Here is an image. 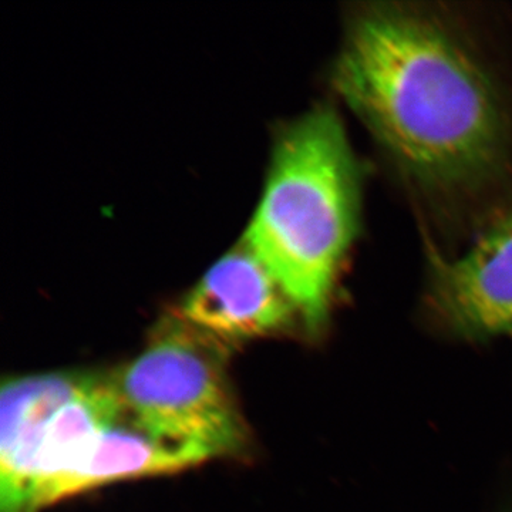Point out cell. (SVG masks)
<instances>
[{
  "label": "cell",
  "instance_id": "6da1fadb",
  "mask_svg": "<svg viewBox=\"0 0 512 512\" xmlns=\"http://www.w3.org/2000/svg\"><path fill=\"white\" fill-rule=\"evenodd\" d=\"M333 84L410 177L461 190L497 173L507 121L493 80L431 16L377 3L356 12Z\"/></svg>",
  "mask_w": 512,
  "mask_h": 512
},
{
  "label": "cell",
  "instance_id": "7a4b0ae2",
  "mask_svg": "<svg viewBox=\"0 0 512 512\" xmlns=\"http://www.w3.org/2000/svg\"><path fill=\"white\" fill-rule=\"evenodd\" d=\"M362 180L338 111L315 107L276 138L245 241L312 330L328 316L339 266L360 225Z\"/></svg>",
  "mask_w": 512,
  "mask_h": 512
},
{
  "label": "cell",
  "instance_id": "3957f363",
  "mask_svg": "<svg viewBox=\"0 0 512 512\" xmlns=\"http://www.w3.org/2000/svg\"><path fill=\"white\" fill-rule=\"evenodd\" d=\"M227 357V345L173 315L113 380L124 410L157 436L208 458L238 457L249 446V431L229 384Z\"/></svg>",
  "mask_w": 512,
  "mask_h": 512
},
{
  "label": "cell",
  "instance_id": "277c9868",
  "mask_svg": "<svg viewBox=\"0 0 512 512\" xmlns=\"http://www.w3.org/2000/svg\"><path fill=\"white\" fill-rule=\"evenodd\" d=\"M295 313L284 288L242 238L202 276L178 315L228 346L282 332Z\"/></svg>",
  "mask_w": 512,
  "mask_h": 512
},
{
  "label": "cell",
  "instance_id": "5b68a950",
  "mask_svg": "<svg viewBox=\"0 0 512 512\" xmlns=\"http://www.w3.org/2000/svg\"><path fill=\"white\" fill-rule=\"evenodd\" d=\"M433 301L463 335L512 333V208L460 258L433 256Z\"/></svg>",
  "mask_w": 512,
  "mask_h": 512
},
{
  "label": "cell",
  "instance_id": "8992f818",
  "mask_svg": "<svg viewBox=\"0 0 512 512\" xmlns=\"http://www.w3.org/2000/svg\"><path fill=\"white\" fill-rule=\"evenodd\" d=\"M86 373L16 377L0 394V512H30V485L47 424Z\"/></svg>",
  "mask_w": 512,
  "mask_h": 512
},
{
  "label": "cell",
  "instance_id": "52a82bcc",
  "mask_svg": "<svg viewBox=\"0 0 512 512\" xmlns=\"http://www.w3.org/2000/svg\"><path fill=\"white\" fill-rule=\"evenodd\" d=\"M210 460L197 448L157 436L124 410L62 478L47 490L40 510L101 485L167 476Z\"/></svg>",
  "mask_w": 512,
  "mask_h": 512
},
{
  "label": "cell",
  "instance_id": "ba28073f",
  "mask_svg": "<svg viewBox=\"0 0 512 512\" xmlns=\"http://www.w3.org/2000/svg\"><path fill=\"white\" fill-rule=\"evenodd\" d=\"M121 412L123 404L113 375L87 373L72 399L47 424L30 485V512L40 511L47 490L79 463Z\"/></svg>",
  "mask_w": 512,
  "mask_h": 512
}]
</instances>
